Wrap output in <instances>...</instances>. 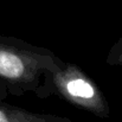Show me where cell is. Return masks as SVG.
I'll return each mask as SVG.
<instances>
[{
  "label": "cell",
  "mask_w": 122,
  "mask_h": 122,
  "mask_svg": "<svg viewBox=\"0 0 122 122\" xmlns=\"http://www.w3.org/2000/svg\"><path fill=\"white\" fill-rule=\"evenodd\" d=\"M35 95L41 100L56 95L102 120L109 119L112 114L102 89L75 63L65 62L59 69L49 71Z\"/></svg>",
  "instance_id": "7a4b0ae2"
},
{
  "label": "cell",
  "mask_w": 122,
  "mask_h": 122,
  "mask_svg": "<svg viewBox=\"0 0 122 122\" xmlns=\"http://www.w3.org/2000/svg\"><path fill=\"white\" fill-rule=\"evenodd\" d=\"M7 95H8V92H7L5 85L2 84V82L0 81V101H4L7 97Z\"/></svg>",
  "instance_id": "5b68a950"
},
{
  "label": "cell",
  "mask_w": 122,
  "mask_h": 122,
  "mask_svg": "<svg viewBox=\"0 0 122 122\" xmlns=\"http://www.w3.org/2000/svg\"><path fill=\"white\" fill-rule=\"evenodd\" d=\"M106 63L110 66L122 65V36L110 47L106 58Z\"/></svg>",
  "instance_id": "277c9868"
},
{
  "label": "cell",
  "mask_w": 122,
  "mask_h": 122,
  "mask_svg": "<svg viewBox=\"0 0 122 122\" xmlns=\"http://www.w3.org/2000/svg\"><path fill=\"white\" fill-rule=\"evenodd\" d=\"M0 122H74L55 114L35 113L0 101Z\"/></svg>",
  "instance_id": "3957f363"
},
{
  "label": "cell",
  "mask_w": 122,
  "mask_h": 122,
  "mask_svg": "<svg viewBox=\"0 0 122 122\" xmlns=\"http://www.w3.org/2000/svg\"><path fill=\"white\" fill-rule=\"evenodd\" d=\"M64 63L46 47L0 35V81L13 96L36 94L45 75Z\"/></svg>",
  "instance_id": "6da1fadb"
}]
</instances>
